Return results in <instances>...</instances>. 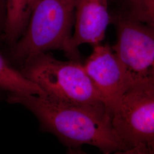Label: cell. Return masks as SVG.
I'll return each instance as SVG.
<instances>
[{"label": "cell", "instance_id": "obj_1", "mask_svg": "<svg viewBox=\"0 0 154 154\" xmlns=\"http://www.w3.org/2000/svg\"><path fill=\"white\" fill-rule=\"evenodd\" d=\"M8 102L28 109L44 131L54 135L71 149L90 145L104 154L125 151L105 107L65 103L36 95H8Z\"/></svg>", "mask_w": 154, "mask_h": 154}, {"label": "cell", "instance_id": "obj_2", "mask_svg": "<svg viewBox=\"0 0 154 154\" xmlns=\"http://www.w3.org/2000/svg\"><path fill=\"white\" fill-rule=\"evenodd\" d=\"M78 1L39 0L25 32L12 46L13 60L23 64L35 55L58 50L69 60L81 61L72 40Z\"/></svg>", "mask_w": 154, "mask_h": 154}, {"label": "cell", "instance_id": "obj_3", "mask_svg": "<svg viewBox=\"0 0 154 154\" xmlns=\"http://www.w3.org/2000/svg\"><path fill=\"white\" fill-rule=\"evenodd\" d=\"M21 72L50 99L72 105L106 108L81 61H61L48 52L42 53L25 61Z\"/></svg>", "mask_w": 154, "mask_h": 154}, {"label": "cell", "instance_id": "obj_4", "mask_svg": "<svg viewBox=\"0 0 154 154\" xmlns=\"http://www.w3.org/2000/svg\"><path fill=\"white\" fill-rule=\"evenodd\" d=\"M110 115L123 154H154V86L129 88Z\"/></svg>", "mask_w": 154, "mask_h": 154}, {"label": "cell", "instance_id": "obj_5", "mask_svg": "<svg viewBox=\"0 0 154 154\" xmlns=\"http://www.w3.org/2000/svg\"><path fill=\"white\" fill-rule=\"evenodd\" d=\"M116 41L112 47L126 75L130 88L154 86V27L123 13L113 18Z\"/></svg>", "mask_w": 154, "mask_h": 154}, {"label": "cell", "instance_id": "obj_6", "mask_svg": "<svg viewBox=\"0 0 154 154\" xmlns=\"http://www.w3.org/2000/svg\"><path fill=\"white\" fill-rule=\"evenodd\" d=\"M83 66L97 88L109 113L130 88L126 73L109 45L94 46Z\"/></svg>", "mask_w": 154, "mask_h": 154}, {"label": "cell", "instance_id": "obj_7", "mask_svg": "<svg viewBox=\"0 0 154 154\" xmlns=\"http://www.w3.org/2000/svg\"><path fill=\"white\" fill-rule=\"evenodd\" d=\"M112 20L108 0H79L72 37L74 46L78 48L81 45L101 44Z\"/></svg>", "mask_w": 154, "mask_h": 154}, {"label": "cell", "instance_id": "obj_8", "mask_svg": "<svg viewBox=\"0 0 154 154\" xmlns=\"http://www.w3.org/2000/svg\"><path fill=\"white\" fill-rule=\"evenodd\" d=\"M39 0H5L3 38L11 46L20 38Z\"/></svg>", "mask_w": 154, "mask_h": 154}, {"label": "cell", "instance_id": "obj_9", "mask_svg": "<svg viewBox=\"0 0 154 154\" xmlns=\"http://www.w3.org/2000/svg\"><path fill=\"white\" fill-rule=\"evenodd\" d=\"M0 90L9 95L45 96L42 90L9 63L0 53Z\"/></svg>", "mask_w": 154, "mask_h": 154}, {"label": "cell", "instance_id": "obj_10", "mask_svg": "<svg viewBox=\"0 0 154 154\" xmlns=\"http://www.w3.org/2000/svg\"><path fill=\"white\" fill-rule=\"evenodd\" d=\"M123 14L138 22L154 27V0H123Z\"/></svg>", "mask_w": 154, "mask_h": 154}, {"label": "cell", "instance_id": "obj_11", "mask_svg": "<svg viewBox=\"0 0 154 154\" xmlns=\"http://www.w3.org/2000/svg\"><path fill=\"white\" fill-rule=\"evenodd\" d=\"M2 94L1 93V91L0 90V100L2 99Z\"/></svg>", "mask_w": 154, "mask_h": 154}]
</instances>
